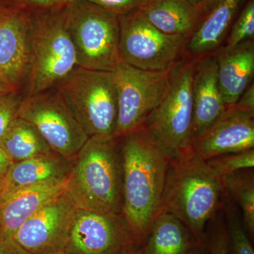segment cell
<instances>
[{
  "mask_svg": "<svg viewBox=\"0 0 254 254\" xmlns=\"http://www.w3.org/2000/svg\"><path fill=\"white\" fill-rule=\"evenodd\" d=\"M0 147L13 163L53 151L38 130L20 118L1 138Z\"/></svg>",
  "mask_w": 254,
  "mask_h": 254,
  "instance_id": "obj_22",
  "label": "cell"
},
{
  "mask_svg": "<svg viewBox=\"0 0 254 254\" xmlns=\"http://www.w3.org/2000/svg\"><path fill=\"white\" fill-rule=\"evenodd\" d=\"M193 142L223 113V101L218 79L215 53L194 59L192 78Z\"/></svg>",
  "mask_w": 254,
  "mask_h": 254,
  "instance_id": "obj_15",
  "label": "cell"
},
{
  "mask_svg": "<svg viewBox=\"0 0 254 254\" xmlns=\"http://www.w3.org/2000/svg\"><path fill=\"white\" fill-rule=\"evenodd\" d=\"M69 254L66 253V252H58V253H55V254Z\"/></svg>",
  "mask_w": 254,
  "mask_h": 254,
  "instance_id": "obj_39",
  "label": "cell"
},
{
  "mask_svg": "<svg viewBox=\"0 0 254 254\" xmlns=\"http://www.w3.org/2000/svg\"><path fill=\"white\" fill-rule=\"evenodd\" d=\"M209 166L222 177L254 167V149L228 153L206 160Z\"/></svg>",
  "mask_w": 254,
  "mask_h": 254,
  "instance_id": "obj_26",
  "label": "cell"
},
{
  "mask_svg": "<svg viewBox=\"0 0 254 254\" xmlns=\"http://www.w3.org/2000/svg\"><path fill=\"white\" fill-rule=\"evenodd\" d=\"M66 180L23 189L0 202V238L12 239L23 222L63 193Z\"/></svg>",
  "mask_w": 254,
  "mask_h": 254,
  "instance_id": "obj_18",
  "label": "cell"
},
{
  "mask_svg": "<svg viewBox=\"0 0 254 254\" xmlns=\"http://www.w3.org/2000/svg\"><path fill=\"white\" fill-rule=\"evenodd\" d=\"M75 0H1L3 4L30 13L66 7Z\"/></svg>",
  "mask_w": 254,
  "mask_h": 254,
  "instance_id": "obj_29",
  "label": "cell"
},
{
  "mask_svg": "<svg viewBox=\"0 0 254 254\" xmlns=\"http://www.w3.org/2000/svg\"><path fill=\"white\" fill-rule=\"evenodd\" d=\"M11 91H18L14 89L12 87L9 86L7 83L0 80V95L6 94Z\"/></svg>",
  "mask_w": 254,
  "mask_h": 254,
  "instance_id": "obj_36",
  "label": "cell"
},
{
  "mask_svg": "<svg viewBox=\"0 0 254 254\" xmlns=\"http://www.w3.org/2000/svg\"><path fill=\"white\" fill-rule=\"evenodd\" d=\"M125 254H142V247H137Z\"/></svg>",
  "mask_w": 254,
  "mask_h": 254,
  "instance_id": "obj_37",
  "label": "cell"
},
{
  "mask_svg": "<svg viewBox=\"0 0 254 254\" xmlns=\"http://www.w3.org/2000/svg\"><path fill=\"white\" fill-rule=\"evenodd\" d=\"M120 139L123 168L122 215L142 247L152 224L163 212L170 161L145 127Z\"/></svg>",
  "mask_w": 254,
  "mask_h": 254,
  "instance_id": "obj_1",
  "label": "cell"
},
{
  "mask_svg": "<svg viewBox=\"0 0 254 254\" xmlns=\"http://www.w3.org/2000/svg\"><path fill=\"white\" fill-rule=\"evenodd\" d=\"M218 215L209 223L205 241L210 254H229L225 220Z\"/></svg>",
  "mask_w": 254,
  "mask_h": 254,
  "instance_id": "obj_28",
  "label": "cell"
},
{
  "mask_svg": "<svg viewBox=\"0 0 254 254\" xmlns=\"http://www.w3.org/2000/svg\"><path fill=\"white\" fill-rule=\"evenodd\" d=\"M0 254H30L12 239L0 238Z\"/></svg>",
  "mask_w": 254,
  "mask_h": 254,
  "instance_id": "obj_32",
  "label": "cell"
},
{
  "mask_svg": "<svg viewBox=\"0 0 254 254\" xmlns=\"http://www.w3.org/2000/svg\"><path fill=\"white\" fill-rule=\"evenodd\" d=\"M65 26L79 67L113 72L121 63L118 17L87 0L65 8Z\"/></svg>",
  "mask_w": 254,
  "mask_h": 254,
  "instance_id": "obj_7",
  "label": "cell"
},
{
  "mask_svg": "<svg viewBox=\"0 0 254 254\" xmlns=\"http://www.w3.org/2000/svg\"><path fill=\"white\" fill-rule=\"evenodd\" d=\"M117 17L142 9L150 0H87Z\"/></svg>",
  "mask_w": 254,
  "mask_h": 254,
  "instance_id": "obj_30",
  "label": "cell"
},
{
  "mask_svg": "<svg viewBox=\"0 0 254 254\" xmlns=\"http://www.w3.org/2000/svg\"><path fill=\"white\" fill-rule=\"evenodd\" d=\"M123 184L120 138L89 137L71 159L64 191L77 208L122 215Z\"/></svg>",
  "mask_w": 254,
  "mask_h": 254,
  "instance_id": "obj_2",
  "label": "cell"
},
{
  "mask_svg": "<svg viewBox=\"0 0 254 254\" xmlns=\"http://www.w3.org/2000/svg\"><path fill=\"white\" fill-rule=\"evenodd\" d=\"M187 254H210L205 240L195 245Z\"/></svg>",
  "mask_w": 254,
  "mask_h": 254,
  "instance_id": "obj_35",
  "label": "cell"
},
{
  "mask_svg": "<svg viewBox=\"0 0 254 254\" xmlns=\"http://www.w3.org/2000/svg\"><path fill=\"white\" fill-rule=\"evenodd\" d=\"M244 1L221 0L190 37L185 50L187 58L195 59L216 52Z\"/></svg>",
  "mask_w": 254,
  "mask_h": 254,
  "instance_id": "obj_19",
  "label": "cell"
},
{
  "mask_svg": "<svg viewBox=\"0 0 254 254\" xmlns=\"http://www.w3.org/2000/svg\"><path fill=\"white\" fill-rule=\"evenodd\" d=\"M198 243L181 220L162 212L150 227L142 254H187Z\"/></svg>",
  "mask_w": 254,
  "mask_h": 254,
  "instance_id": "obj_21",
  "label": "cell"
},
{
  "mask_svg": "<svg viewBox=\"0 0 254 254\" xmlns=\"http://www.w3.org/2000/svg\"><path fill=\"white\" fill-rule=\"evenodd\" d=\"M221 0H200L198 7L203 14V17H205L218 4Z\"/></svg>",
  "mask_w": 254,
  "mask_h": 254,
  "instance_id": "obj_34",
  "label": "cell"
},
{
  "mask_svg": "<svg viewBox=\"0 0 254 254\" xmlns=\"http://www.w3.org/2000/svg\"><path fill=\"white\" fill-rule=\"evenodd\" d=\"M123 63L146 71H164L187 58L190 38L169 35L151 24L141 9L118 17Z\"/></svg>",
  "mask_w": 254,
  "mask_h": 254,
  "instance_id": "obj_8",
  "label": "cell"
},
{
  "mask_svg": "<svg viewBox=\"0 0 254 254\" xmlns=\"http://www.w3.org/2000/svg\"><path fill=\"white\" fill-rule=\"evenodd\" d=\"M219 86L226 107L236 104L252 84L254 74V39L232 49L222 48L215 52Z\"/></svg>",
  "mask_w": 254,
  "mask_h": 254,
  "instance_id": "obj_17",
  "label": "cell"
},
{
  "mask_svg": "<svg viewBox=\"0 0 254 254\" xmlns=\"http://www.w3.org/2000/svg\"><path fill=\"white\" fill-rule=\"evenodd\" d=\"M221 177L206 160L192 154L169 163L163 212L181 220L198 242L205 240L209 223L222 207L225 192Z\"/></svg>",
  "mask_w": 254,
  "mask_h": 254,
  "instance_id": "obj_3",
  "label": "cell"
},
{
  "mask_svg": "<svg viewBox=\"0 0 254 254\" xmlns=\"http://www.w3.org/2000/svg\"><path fill=\"white\" fill-rule=\"evenodd\" d=\"M237 108L254 115V85L252 83L240 97L236 104Z\"/></svg>",
  "mask_w": 254,
  "mask_h": 254,
  "instance_id": "obj_31",
  "label": "cell"
},
{
  "mask_svg": "<svg viewBox=\"0 0 254 254\" xmlns=\"http://www.w3.org/2000/svg\"><path fill=\"white\" fill-rule=\"evenodd\" d=\"M194 59L174 67L167 91L145 125L170 163L193 154L192 78Z\"/></svg>",
  "mask_w": 254,
  "mask_h": 254,
  "instance_id": "obj_5",
  "label": "cell"
},
{
  "mask_svg": "<svg viewBox=\"0 0 254 254\" xmlns=\"http://www.w3.org/2000/svg\"><path fill=\"white\" fill-rule=\"evenodd\" d=\"M174 67L146 71L123 62L119 64L113 72L118 105L114 138H123L145 127L167 91Z\"/></svg>",
  "mask_w": 254,
  "mask_h": 254,
  "instance_id": "obj_9",
  "label": "cell"
},
{
  "mask_svg": "<svg viewBox=\"0 0 254 254\" xmlns=\"http://www.w3.org/2000/svg\"><path fill=\"white\" fill-rule=\"evenodd\" d=\"M31 13L0 5V80L23 93L29 66Z\"/></svg>",
  "mask_w": 254,
  "mask_h": 254,
  "instance_id": "obj_13",
  "label": "cell"
},
{
  "mask_svg": "<svg viewBox=\"0 0 254 254\" xmlns=\"http://www.w3.org/2000/svg\"><path fill=\"white\" fill-rule=\"evenodd\" d=\"M55 88L88 137H114L118 105L113 72L77 67Z\"/></svg>",
  "mask_w": 254,
  "mask_h": 254,
  "instance_id": "obj_6",
  "label": "cell"
},
{
  "mask_svg": "<svg viewBox=\"0 0 254 254\" xmlns=\"http://www.w3.org/2000/svg\"><path fill=\"white\" fill-rule=\"evenodd\" d=\"M24 94L21 91H11L0 95V141L18 118V112Z\"/></svg>",
  "mask_w": 254,
  "mask_h": 254,
  "instance_id": "obj_27",
  "label": "cell"
},
{
  "mask_svg": "<svg viewBox=\"0 0 254 254\" xmlns=\"http://www.w3.org/2000/svg\"><path fill=\"white\" fill-rule=\"evenodd\" d=\"M70 166L71 160L54 151L11 164L0 187V202L23 189L66 180Z\"/></svg>",
  "mask_w": 254,
  "mask_h": 254,
  "instance_id": "obj_16",
  "label": "cell"
},
{
  "mask_svg": "<svg viewBox=\"0 0 254 254\" xmlns=\"http://www.w3.org/2000/svg\"><path fill=\"white\" fill-rule=\"evenodd\" d=\"M225 226L229 254H254L250 237L246 231L242 217L234 205L227 204Z\"/></svg>",
  "mask_w": 254,
  "mask_h": 254,
  "instance_id": "obj_24",
  "label": "cell"
},
{
  "mask_svg": "<svg viewBox=\"0 0 254 254\" xmlns=\"http://www.w3.org/2000/svg\"><path fill=\"white\" fill-rule=\"evenodd\" d=\"M141 11L163 33L190 38L204 18L199 7L190 0H150Z\"/></svg>",
  "mask_w": 254,
  "mask_h": 254,
  "instance_id": "obj_20",
  "label": "cell"
},
{
  "mask_svg": "<svg viewBox=\"0 0 254 254\" xmlns=\"http://www.w3.org/2000/svg\"><path fill=\"white\" fill-rule=\"evenodd\" d=\"M254 0H248L232 25L225 46L222 48L232 49L244 42L254 39Z\"/></svg>",
  "mask_w": 254,
  "mask_h": 254,
  "instance_id": "obj_25",
  "label": "cell"
},
{
  "mask_svg": "<svg viewBox=\"0 0 254 254\" xmlns=\"http://www.w3.org/2000/svg\"><path fill=\"white\" fill-rule=\"evenodd\" d=\"M254 149V115L236 105L226 107L220 118L192 144L195 154L209 159Z\"/></svg>",
  "mask_w": 254,
  "mask_h": 254,
  "instance_id": "obj_14",
  "label": "cell"
},
{
  "mask_svg": "<svg viewBox=\"0 0 254 254\" xmlns=\"http://www.w3.org/2000/svg\"><path fill=\"white\" fill-rule=\"evenodd\" d=\"M190 2L193 3V4H194L195 5H197V6H198V5H199L200 2V0H190Z\"/></svg>",
  "mask_w": 254,
  "mask_h": 254,
  "instance_id": "obj_38",
  "label": "cell"
},
{
  "mask_svg": "<svg viewBox=\"0 0 254 254\" xmlns=\"http://www.w3.org/2000/svg\"><path fill=\"white\" fill-rule=\"evenodd\" d=\"M76 208L64 190L23 222L12 240L30 254L64 252Z\"/></svg>",
  "mask_w": 254,
  "mask_h": 254,
  "instance_id": "obj_12",
  "label": "cell"
},
{
  "mask_svg": "<svg viewBox=\"0 0 254 254\" xmlns=\"http://www.w3.org/2000/svg\"><path fill=\"white\" fill-rule=\"evenodd\" d=\"M12 163L11 159L0 147V187L4 181L6 173Z\"/></svg>",
  "mask_w": 254,
  "mask_h": 254,
  "instance_id": "obj_33",
  "label": "cell"
},
{
  "mask_svg": "<svg viewBox=\"0 0 254 254\" xmlns=\"http://www.w3.org/2000/svg\"><path fill=\"white\" fill-rule=\"evenodd\" d=\"M228 192L242 210V220L250 238L254 236V175L252 169H246L222 177Z\"/></svg>",
  "mask_w": 254,
  "mask_h": 254,
  "instance_id": "obj_23",
  "label": "cell"
},
{
  "mask_svg": "<svg viewBox=\"0 0 254 254\" xmlns=\"http://www.w3.org/2000/svg\"><path fill=\"white\" fill-rule=\"evenodd\" d=\"M1 4H2V2H1V0H0V5H1Z\"/></svg>",
  "mask_w": 254,
  "mask_h": 254,
  "instance_id": "obj_40",
  "label": "cell"
},
{
  "mask_svg": "<svg viewBox=\"0 0 254 254\" xmlns=\"http://www.w3.org/2000/svg\"><path fill=\"white\" fill-rule=\"evenodd\" d=\"M65 8L31 13L29 66L24 96L57 88L79 67L65 26Z\"/></svg>",
  "mask_w": 254,
  "mask_h": 254,
  "instance_id": "obj_4",
  "label": "cell"
},
{
  "mask_svg": "<svg viewBox=\"0 0 254 254\" xmlns=\"http://www.w3.org/2000/svg\"><path fill=\"white\" fill-rule=\"evenodd\" d=\"M18 118L31 123L53 151L68 160L89 138L57 88L24 96Z\"/></svg>",
  "mask_w": 254,
  "mask_h": 254,
  "instance_id": "obj_10",
  "label": "cell"
},
{
  "mask_svg": "<svg viewBox=\"0 0 254 254\" xmlns=\"http://www.w3.org/2000/svg\"><path fill=\"white\" fill-rule=\"evenodd\" d=\"M141 247L121 214L76 208L64 252L69 254H125Z\"/></svg>",
  "mask_w": 254,
  "mask_h": 254,
  "instance_id": "obj_11",
  "label": "cell"
}]
</instances>
